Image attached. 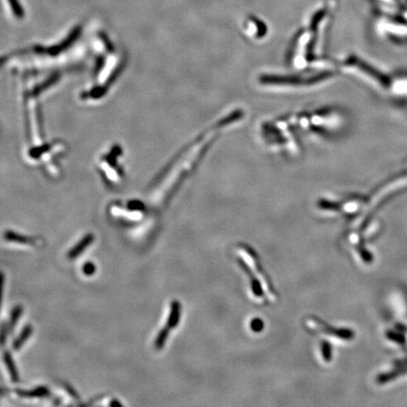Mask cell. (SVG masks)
<instances>
[{"instance_id":"cell-1","label":"cell","mask_w":407,"mask_h":407,"mask_svg":"<svg viewBox=\"0 0 407 407\" xmlns=\"http://www.w3.org/2000/svg\"><path fill=\"white\" fill-rule=\"evenodd\" d=\"M94 241V236L93 234L89 233L87 234L85 237H83L78 243H76V245L68 252L67 254V257L69 259H75L79 254L83 253L90 245Z\"/></svg>"},{"instance_id":"cell-2","label":"cell","mask_w":407,"mask_h":407,"mask_svg":"<svg viewBox=\"0 0 407 407\" xmlns=\"http://www.w3.org/2000/svg\"><path fill=\"white\" fill-rule=\"evenodd\" d=\"M180 314H181V305L180 303L175 300L171 303V308H170V314L169 318L167 319L166 326L171 330L175 329L179 323L180 320Z\"/></svg>"},{"instance_id":"cell-3","label":"cell","mask_w":407,"mask_h":407,"mask_svg":"<svg viewBox=\"0 0 407 407\" xmlns=\"http://www.w3.org/2000/svg\"><path fill=\"white\" fill-rule=\"evenodd\" d=\"M15 393L19 395L20 397H25V398H45V397H49L51 395L50 390L46 386H38L31 390L16 389Z\"/></svg>"},{"instance_id":"cell-4","label":"cell","mask_w":407,"mask_h":407,"mask_svg":"<svg viewBox=\"0 0 407 407\" xmlns=\"http://www.w3.org/2000/svg\"><path fill=\"white\" fill-rule=\"evenodd\" d=\"M4 238H5L6 241L16 242V243H21V244H29V245H35L36 244V240H34L32 238L25 237V236H23V235H20V234L15 233V232L11 231V230L5 232Z\"/></svg>"},{"instance_id":"cell-5","label":"cell","mask_w":407,"mask_h":407,"mask_svg":"<svg viewBox=\"0 0 407 407\" xmlns=\"http://www.w3.org/2000/svg\"><path fill=\"white\" fill-rule=\"evenodd\" d=\"M33 328L30 324H26L25 327L22 329L20 335L15 339L13 342V349L14 351H18L22 348V346L25 343V341L28 339V338L32 335Z\"/></svg>"},{"instance_id":"cell-6","label":"cell","mask_w":407,"mask_h":407,"mask_svg":"<svg viewBox=\"0 0 407 407\" xmlns=\"http://www.w3.org/2000/svg\"><path fill=\"white\" fill-rule=\"evenodd\" d=\"M3 359H4V362H5V365H6L7 369L9 370V373L11 375L12 381L13 383H17L19 381V374H18L16 366L14 364V361H13V357H12V355L10 354V352L6 351L4 353Z\"/></svg>"},{"instance_id":"cell-7","label":"cell","mask_w":407,"mask_h":407,"mask_svg":"<svg viewBox=\"0 0 407 407\" xmlns=\"http://www.w3.org/2000/svg\"><path fill=\"white\" fill-rule=\"evenodd\" d=\"M169 333H170V329L167 326L164 327V328H162L161 330L158 332V336H157V338L155 339V348L157 350L163 349L166 341L168 339Z\"/></svg>"},{"instance_id":"cell-8","label":"cell","mask_w":407,"mask_h":407,"mask_svg":"<svg viewBox=\"0 0 407 407\" xmlns=\"http://www.w3.org/2000/svg\"><path fill=\"white\" fill-rule=\"evenodd\" d=\"M23 313V307L21 305H16L12 311L11 314V318H10V322H9V329L12 332L13 328L16 326L19 318L21 317Z\"/></svg>"},{"instance_id":"cell-9","label":"cell","mask_w":407,"mask_h":407,"mask_svg":"<svg viewBox=\"0 0 407 407\" xmlns=\"http://www.w3.org/2000/svg\"><path fill=\"white\" fill-rule=\"evenodd\" d=\"M82 271H83V273L86 275V276H91V275H93L94 273H95V271H96V267H95V265L92 263V262H86L84 265H83V267H82Z\"/></svg>"},{"instance_id":"cell-10","label":"cell","mask_w":407,"mask_h":407,"mask_svg":"<svg viewBox=\"0 0 407 407\" xmlns=\"http://www.w3.org/2000/svg\"><path fill=\"white\" fill-rule=\"evenodd\" d=\"M127 207L129 210L132 211H139V210H143L144 209V204L139 202V201H132L127 204Z\"/></svg>"},{"instance_id":"cell-11","label":"cell","mask_w":407,"mask_h":407,"mask_svg":"<svg viewBox=\"0 0 407 407\" xmlns=\"http://www.w3.org/2000/svg\"><path fill=\"white\" fill-rule=\"evenodd\" d=\"M64 388H65V390L69 393V394L71 395L73 398H76V399H78V395L76 393V391H75V389L70 385V384H64Z\"/></svg>"},{"instance_id":"cell-12","label":"cell","mask_w":407,"mask_h":407,"mask_svg":"<svg viewBox=\"0 0 407 407\" xmlns=\"http://www.w3.org/2000/svg\"><path fill=\"white\" fill-rule=\"evenodd\" d=\"M8 330V329H7ZM6 330V323L3 322L2 325V335H1V341H2V345H4L6 342V335L8 334V332Z\"/></svg>"},{"instance_id":"cell-13","label":"cell","mask_w":407,"mask_h":407,"mask_svg":"<svg viewBox=\"0 0 407 407\" xmlns=\"http://www.w3.org/2000/svg\"><path fill=\"white\" fill-rule=\"evenodd\" d=\"M110 406H112V407H113H113H114V406H118V407H123L122 403H121V402H119V401H118V400H116V399H114V400H113V401H112V402L110 403Z\"/></svg>"}]
</instances>
